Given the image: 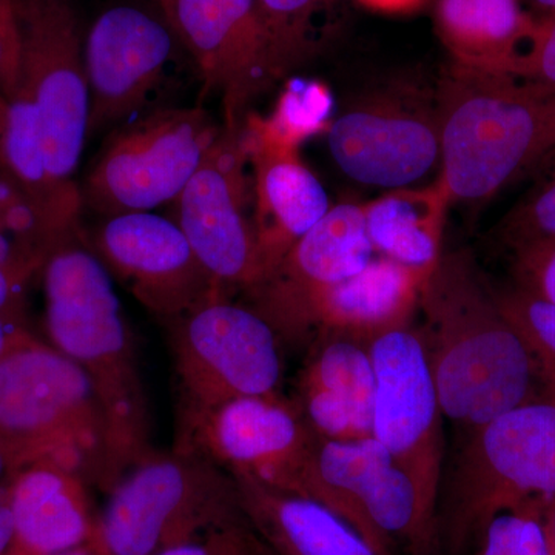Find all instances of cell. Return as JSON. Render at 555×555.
I'll return each instance as SVG.
<instances>
[{
    "label": "cell",
    "instance_id": "cell-1",
    "mask_svg": "<svg viewBox=\"0 0 555 555\" xmlns=\"http://www.w3.org/2000/svg\"><path fill=\"white\" fill-rule=\"evenodd\" d=\"M425 345L447 418L467 433L547 389L531 350L466 251L441 255L420 298ZM550 392V390H547Z\"/></svg>",
    "mask_w": 555,
    "mask_h": 555
},
{
    "label": "cell",
    "instance_id": "cell-2",
    "mask_svg": "<svg viewBox=\"0 0 555 555\" xmlns=\"http://www.w3.org/2000/svg\"><path fill=\"white\" fill-rule=\"evenodd\" d=\"M42 273L50 345L82 369L104 414L112 488L155 451L133 334L107 268L76 236L50 251Z\"/></svg>",
    "mask_w": 555,
    "mask_h": 555
},
{
    "label": "cell",
    "instance_id": "cell-3",
    "mask_svg": "<svg viewBox=\"0 0 555 555\" xmlns=\"http://www.w3.org/2000/svg\"><path fill=\"white\" fill-rule=\"evenodd\" d=\"M440 181L483 203L555 150V90L455 65L438 98Z\"/></svg>",
    "mask_w": 555,
    "mask_h": 555
},
{
    "label": "cell",
    "instance_id": "cell-4",
    "mask_svg": "<svg viewBox=\"0 0 555 555\" xmlns=\"http://www.w3.org/2000/svg\"><path fill=\"white\" fill-rule=\"evenodd\" d=\"M0 438L22 467L56 463L109 489L107 425L93 386L35 335L0 360Z\"/></svg>",
    "mask_w": 555,
    "mask_h": 555
},
{
    "label": "cell",
    "instance_id": "cell-5",
    "mask_svg": "<svg viewBox=\"0 0 555 555\" xmlns=\"http://www.w3.org/2000/svg\"><path fill=\"white\" fill-rule=\"evenodd\" d=\"M107 494L91 539L102 555H156L248 524L235 478L206 456L182 449L153 451Z\"/></svg>",
    "mask_w": 555,
    "mask_h": 555
},
{
    "label": "cell",
    "instance_id": "cell-6",
    "mask_svg": "<svg viewBox=\"0 0 555 555\" xmlns=\"http://www.w3.org/2000/svg\"><path fill=\"white\" fill-rule=\"evenodd\" d=\"M555 495V397L529 401L470 430L449 481V547L476 543L500 511Z\"/></svg>",
    "mask_w": 555,
    "mask_h": 555
},
{
    "label": "cell",
    "instance_id": "cell-7",
    "mask_svg": "<svg viewBox=\"0 0 555 555\" xmlns=\"http://www.w3.org/2000/svg\"><path fill=\"white\" fill-rule=\"evenodd\" d=\"M166 328L177 382V427L238 398L281 393V339L250 306L217 294Z\"/></svg>",
    "mask_w": 555,
    "mask_h": 555
},
{
    "label": "cell",
    "instance_id": "cell-8",
    "mask_svg": "<svg viewBox=\"0 0 555 555\" xmlns=\"http://www.w3.org/2000/svg\"><path fill=\"white\" fill-rule=\"evenodd\" d=\"M318 444L298 404L276 393L238 398L178 426L173 448L206 456L232 477L323 505Z\"/></svg>",
    "mask_w": 555,
    "mask_h": 555
},
{
    "label": "cell",
    "instance_id": "cell-9",
    "mask_svg": "<svg viewBox=\"0 0 555 555\" xmlns=\"http://www.w3.org/2000/svg\"><path fill=\"white\" fill-rule=\"evenodd\" d=\"M221 127L206 109H152L116 129L87 177L83 206L112 218L178 198Z\"/></svg>",
    "mask_w": 555,
    "mask_h": 555
},
{
    "label": "cell",
    "instance_id": "cell-10",
    "mask_svg": "<svg viewBox=\"0 0 555 555\" xmlns=\"http://www.w3.org/2000/svg\"><path fill=\"white\" fill-rule=\"evenodd\" d=\"M17 13L21 80L39 112L50 170L60 184L75 188L90 116L78 16L72 0H17Z\"/></svg>",
    "mask_w": 555,
    "mask_h": 555
},
{
    "label": "cell",
    "instance_id": "cell-11",
    "mask_svg": "<svg viewBox=\"0 0 555 555\" xmlns=\"http://www.w3.org/2000/svg\"><path fill=\"white\" fill-rule=\"evenodd\" d=\"M318 477L324 506L352 525L379 555H392L398 545L414 555L429 554L437 521L426 513L414 480L377 438H320Z\"/></svg>",
    "mask_w": 555,
    "mask_h": 555
},
{
    "label": "cell",
    "instance_id": "cell-12",
    "mask_svg": "<svg viewBox=\"0 0 555 555\" xmlns=\"http://www.w3.org/2000/svg\"><path fill=\"white\" fill-rule=\"evenodd\" d=\"M375 377L374 430L411 476L426 513L437 521L443 469V409L418 331L400 328L369 345Z\"/></svg>",
    "mask_w": 555,
    "mask_h": 555
},
{
    "label": "cell",
    "instance_id": "cell-13",
    "mask_svg": "<svg viewBox=\"0 0 555 555\" xmlns=\"http://www.w3.org/2000/svg\"><path fill=\"white\" fill-rule=\"evenodd\" d=\"M247 164L243 127L221 126L199 169L175 199V222L229 297L248 291L257 275L254 224L247 214L254 198Z\"/></svg>",
    "mask_w": 555,
    "mask_h": 555
},
{
    "label": "cell",
    "instance_id": "cell-14",
    "mask_svg": "<svg viewBox=\"0 0 555 555\" xmlns=\"http://www.w3.org/2000/svg\"><path fill=\"white\" fill-rule=\"evenodd\" d=\"M188 50L204 94H219L228 129H240L247 105L275 79L258 0H156Z\"/></svg>",
    "mask_w": 555,
    "mask_h": 555
},
{
    "label": "cell",
    "instance_id": "cell-15",
    "mask_svg": "<svg viewBox=\"0 0 555 555\" xmlns=\"http://www.w3.org/2000/svg\"><path fill=\"white\" fill-rule=\"evenodd\" d=\"M90 248L164 326L224 294L175 219L152 211L116 215L93 233Z\"/></svg>",
    "mask_w": 555,
    "mask_h": 555
},
{
    "label": "cell",
    "instance_id": "cell-16",
    "mask_svg": "<svg viewBox=\"0 0 555 555\" xmlns=\"http://www.w3.org/2000/svg\"><path fill=\"white\" fill-rule=\"evenodd\" d=\"M177 43L164 17L138 7H113L93 22L83 42L89 137L139 118L166 79Z\"/></svg>",
    "mask_w": 555,
    "mask_h": 555
},
{
    "label": "cell",
    "instance_id": "cell-17",
    "mask_svg": "<svg viewBox=\"0 0 555 555\" xmlns=\"http://www.w3.org/2000/svg\"><path fill=\"white\" fill-rule=\"evenodd\" d=\"M364 204L343 203L288 250L275 272L244 292L248 306L276 332L281 343L297 341L299 324L313 297L357 275L372 261Z\"/></svg>",
    "mask_w": 555,
    "mask_h": 555
},
{
    "label": "cell",
    "instance_id": "cell-18",
    "mask_svg": "<svg viewBox=\"0 0 555 555\" xmlns=\"http://www.w3.org/2000/svg\"><path fill=\"white\" fill-rule=\"evenodd\" d=\"M328 150L339 170L364 185L403 189L440 159L438 116L414 102L377 98L332 120Z\"/></svg>",
    "mask_w": 555,
    "mask_h": 555
},
{
    "label": "cell",
    "instance_id": "cell-19",
    "mask_svg": "<svg viewBox=\"0 0 555 555\" xmlns=\"http://www.w3.org/2000/svg\"><path fill=\"white\" fill-rule=\"evenodd\" d=\"M434 269L411 268L385 257L372 259L357 275L312 298L299 324L297 341L315 335L317 341L345 338L369 346L383 335L411 327Z\"/></svg>",
    "mask_w": 555,
    "mask_h": 555
},
{
    "label": "cell",
    "instance_id": "cell-20",
    "mask_svg": "<svg viewBox=\"0 0 555 555\" xmlns=\"http://www.w3.org/2000/svg\"><path fill=\"white\" fill-rule=\"evenodd\" d=\"M244 145L254 171L255 287L275 272L288 250L326 217L331 203L320 179L298 152L258 147L247 144L246 139Z\"/></svg>",
    "mask_w": 555,
    "mask_h": 555
},
{
    "label": "cell",
    "instance_id": "cell-21",
    "mask_svg": "<svg viewBox=\"0 0 555 555\" xmlns=\"http://www.w3.org/2000/svg\"><path fill=\"white\" fill-rule=\"evenodd\" d=\"M89 483L56 463L36 462L17 470L3 486L13 525L5 555H54L93 539Z\"/></svg>",
    "mask_w": 555,
    "mask_h": 555
},
{
    "label": "cell",
    "instance_id": "cell-22",
    "mask_svg": "<svg viewBox=\"0 0 555 555\" xmlns=\"http://www.w3.org/2000/svg\"><path fill=\"white\" fill-rule=\"evenodd\" d=\"M377 377L369 346L326 338L298 382V408L323 440H358L374 430Z\"/></svg>",
    "mask_w": 555,
    "mask_h": 555
},
{
    "label": "cell",
    "instance_id": "cell-23",
    "mask_svg": "<svg viewBox=\"0 0 555 555\" xmlns=\"http://www.w3.org/2000/svg\"><path fill=\"white\" fill-rule=\"evenodd\" d=\"M0 163L30 204L51 250L76 236L83 207L82 192L78 185L65 188L51 173L39 112L22 80L9 98Z\"/></svg>",
    "mask_w": 555,
    "mask_h": 555
},
{
    "label": "cell",
    "instance_id": "cell-24",
    "mask_svg": "<svg viewBox=\"0 0 555 555\" xmlns=\"http://www.w3.org/2000/svg\"><path fill=\"white\" fill-rule=\"evenodd\" d=\"M233 478L248 525L278 555H379L352 525L315 500Z\"/></svg>",
    "mask_w": 555,
    "mask_h": 555
},
{
    "label": "cell",
    "instance_id": "cell-25",
    "mask_svg": "<svg viewBox=\"0 0 555 555\" xmlns=\"http://www.w3.org/2000/svg\"><path fill=\"white\" fill-rule=\"evenodd\" d=\"M451 203L440 179L426 188L392 190L364 204L369 240L385 258L411 268L434 269L441 258Z\"/></svg>",
    "mask_w": 555,
    "mask_h": 555
},
{
    "label": "cell",
    "instance_id": "cell-26",
    "mask_svg": "<svg viewBox=\"0 0 555 555\" xmlns=\"http://www.w3.org/2000/svg\"><path fill=\"white\" fill-rule=\"evenodd\" d=\"M518 0H438L436 25L455 65L496 75L531 25Z\"/></svg>",
    "mask_w": 555,
    "mask_h": 555
},
{
    "label": "cell",
    "instance_id": "cell-27",
    "mask_svg": "<svg viewBox=\"0 0 555 555\" xmlns=\"http://www.w3.org/2000/svg\"><path fill=\"white\" fill-rule=\"evenodd\" d=\"M332 105L331 91L323 83H288L269 118L247 115L244 139L258 147L298 152L306 139L328 130Z\"/></svg>",
    "mask_w": 555,
    "mask_h": 555
},
{
    "label": "cell",
    "instance_id": "cell-28",
    "mask_svg": "<svg viewBox=\"0 0 555 555\" xmlns=\"http://www.w3.org/2000/svg\"><path fill=\"white\" fill-rule=\"evenodd\" d=\"M328 0H258L275 79L301 64L317 46V17Z\"/></svg>",
    "mask_w": 555,
    "mask_h": 555
},
{
    "label": "cell",
    "instance_id": "cell-29",
    "mask_svg": "<svg viewBox=\"0 0 555 555\" xmlns=\"http://www.w3.org/2000/svg\"><path fill=\"white\" fill-rule=\"evenodd\" d=\"M500 309L531 350L540 375L555 397V306L521 287L495 292Z\"/></svg>",
    "mask_w": 555,
    "mask_h": 555
},
{
    "label": "cell",
    "instance_id": "cell-30",
    "mask_svg": "<svg viewBox=\"0 0 555 555\" xmlns=\"http://www.w3.org/2000/svg\"><path fill=\"white\" fill-rule=\"evenodd\" d=\"M543 502L537 496L496 513L477 537L476 555H550Z\"/></svg>",
    "mask_w": 555,
    "mask_h": 555
},
{
    "label": "cell",
    "instance_id": "cell-31",
    "mask_svg": "<svg viewBox=\"0 0 555 555\" xmlns=\"http://www.w3.org/2000/svg\"><path fill=\"white\" fill-rule=\"evenodd\" d=\"M50 251L30 204L9 178L0 179V266L46 262Z\"/></svg>",
    "mask_w": 555,
    "mask_h": 555
},
{
    "label": "cell",
    "instance_id": "cell-32",
    "mask_svg": "<svg viewBox=\"0 0 555 555\" xmlns=\"http://www.w3.org/2000/svg\"><path fill=\"white\" fill-rule=\"evenodd\" d=\"M495 238L513 254L540 241L555 238V171L502 219Z\"/></svg>",
    "mask_w": 555,
    "mask_h": 555
},
{
    "label": "cell",
    "instance_id": "cell-33",
    "mask_svg": "<svg viewBox=\"0 0 555 555\" xmlns=\"http://www.w3.org/2000/svg\"><path fill=\"white\" fill-rule=\"evenodd\" d=\"M496 75L555 90V11L542 20H532Z\"/></svg>",
    "mask_w": 555,
    "mask_h": 555
},
{
    "label": "cell",
    "instance_id": "cell-34",
    "mask_svg": "<svg viewBox=\"0 0 555 555\" xmlns=\"http://www.w3.org/2000/svg\"><path fill=\"white\" fill-rule=\"evenodd\" d=\"M518 287L555 306V238L514 251Z\"/></svg>",
    "mask_w": 555,
    "mask_h": 555
},
{
    "label": "cell",
    "instance_id": "cell-35",
    "mask_svg": "<svg viewBox=\"0 0 555 555\" xmlns=\"http://www.w3.org/2000/svg\"><path fill=\"white\" fill-rule=\"evenodd\" d=\"M22 35L17 0H0V93L9 100L21 83Z\"/></svg>",
    "mask_w": 555,
    "mask_h": 555
},
{
    "label": "cell",
    "instance_id": "cell-36",
    "mask_svg": "<svg viewBox=\"0 0 555 555\" xmlns=\"http://www.w3.org/2000/svg\"><path fill=\"white\" fill-rule=\"evenodd\" d=\"M250 525L230 526L210 534L167 547L156 555H238L241 542Z\"/></svg>",
    "mask_w": 555,
    "mask_h": 555
},
{
    "label": "cell",
    "instance_id": "cell-37",
    "mask_svg": "<svg viewBox=\"0 0 555 555\" xmlns=\"http://www.w3.org/2000/svg\"><path fill=\"white\" fill-rule=\"evenodd\" d=\"M43 261H25L0 266V313H22L25 287Z\"/></svg>",
    "mask_w": 555,
    "mask_h": 555
},
{
    "label": "cell",
    "instance_id": "cell-38",
    "mask_svg": "<svg viewBox=\"0 0 555 555\" xmlns=\"http://www.w3.org/2000/svg\"><path fill=\"white\" fill-rule=\"evenodd\" d=\"M31 335L22 313H0V360Z\"/></svg>",
    "mask_w": 555,
    "mask_h": 555
},
{
    "label": "cell",
    "instance_id": "cell-39",
    "mask_svg": "<svg viewBox=\"0 0 555 555\" xmlns=\"http://www.w3.org/2000/svg\"><path fill=\"white\" fill-rule=\"evenodd\" d=\"M358 2L379 13L401 14L420 9L425 0H358Z\"/></svg>",
    "mask_w": 555,
    "mask_h": 555
},
{
    "label": "cell",
    "instance_id": "cell-40",
    "mask_svg": "<svg viewBox=\"0 0 555 555\" xmlns=\"http://www.w3.org/2000/svg\"><path fill=\"white\" fill-rule=\"evenodd\" d=\"M22 469L20 459L13 449L0 438V489L3 488L17 470Z\"/></svg>",
    "mask_w": 555,
    "mask_h": 555
},
{
    "label": "cell",
    "instance_id": "cell-41",
    "mask_svg": "<svg viewBox=\"0 0 555 555\" xmlns=\"http://www.w3.org/2000/svg\"><path fill=\"white\" fill-rule=\"evenodd\" d=\"M11 537H13V525H11L10 507L2 488L0 489V555H5L9 551Z\"/></svg>",
    "mask_w": 555,
    "mask_h": 555
},
{
    "label": "cell",
    "instance_id": "cell-42",
    "mask_svg": "<svg viewBox=\"0 0 555 555\" xmlns=\"http://www.w3.org/2000/svg\"><path fill=\"white\" fill-rule=\"evenodd\" d=\"M543 521H545L547 553L555 555V495L546 496L543 502Z\"/></svg>",
    "mask_w": 555,
    "mask_h": 555
},
{
    "label": "cell",
    "instance_id": "cell-43",
    "mask_svg": "<svg viewBox=\"0 0 555 555\" xmlns=\"http://www.w3.org/2000/svg\"><path fill=\"white\" fill-rule=\"evenodd\" d=\"M238 555H278L275 551L270 550L268 545H266L262 540H259L257 535H255V531L251 528H248L246 534L243 537V542H241L240 554Z\"/></svg>",
    "mask_w": 555,
    "mask_h": 555
},
{
    "label": "cell",
    "instance_id": "cell-44",
    "mask_svg": "<svg viewBox=\"0 0 555 555\" xmlns=\"http://www.w3.org/2000/svg\"><path fill=\"white\" fill-rule=\"evenodd\" d=\"M54 555H102L101 551L98 550L93 543H83V545L72 547V550L64 551V553Z\"/></svg>",
    "mask_w": 555,
    "mask_h": 555
},
{
    "label": "cell",
    "instance_id": "cell-45",
    "mask_svg": "<svg viewBox=\"0 0 555 555\" xmlns=\"http://www.w3.org/2000/svg\"><path fill=\"white\" fill-rule=\"evenodd\" d=\"M7 108H9V100L0 93V139H2L3 129H5Z\"/></svg>",
    "mask_w": 555,
    "mask_h": 555
},
{
    "label": "cell",
    "instance_id": "cell-46",
    "mask_svg": "<svg viewBox=\"0 0 555 555\" xmlns=\"http://www.w3.org/2000/svg\"><path fill=\"white\" fill-rule=\"evenodd\" d=\"M540 10H545L547 13L555 11V0H532Z\"/></svg>",
    "mask_w": 555,
    "mask_h": 555
}]
</instances>
